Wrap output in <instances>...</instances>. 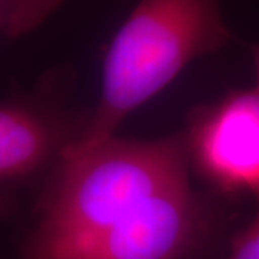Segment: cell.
I'll use <instances>...</instances> for the list:
<instances>
[{
    "label": "cell",
    "mask_w": 259,
    "mask_h": 259,
    "mask_svg": "<svg viewBox=\"0 0 259 259\" xmlns=\"http://www.w3.org/2000/svg\"><path fill=\"white\" fill-rule=\"evenodd\" d=\"M228 200L193 185L182 131L66 153L39 194L20 259H216Z\"/></svg>",
    "instance_id": "6da1fadb"
},
{
    "label": "cell",
    "mask_w": 259,
    "mask_h": 259,
    "mask_svg": "<svg viewBox=\"0 0 259 259\" xmlns=\"http://www.w3.org/2000/svg\"><path fill=\"white\" fill-rule=\"evenodd\" d=\"M231 40L221 0H139L105 52L100 100L69 151L114 137L131 112L163 91L187 65Z\"/></svg>",
    "instance_id": "7a4b0ae2"
},
{
    "label": "cell",
    "mask_w": 259,
    "mask_h": 259,
    "mask_svg": "<svg viewBox=\"0 0 259 259\" xmlns=\"http://www.w3.org/2000/svg\"><path fill=\"white\" fill-rule=\"evenodd\" d=\"M88 120L66 105L56 81L0 102V216L18 209L33 187L42 192Z\"/></svg>",
    "instance_id": "3957f363"
},
{
    "label": "cell",
    "mask_w": 259,
    "mask_h": 259,
    "mask_svg": "<svg viewBox=\"0 0 259 259\" xmlns=\"http://www.w3.org/2000/svg\"><path fill=\"white\" fill-rule=\"evenodd\" d=\"M193 177L223 200L255 199L259 206V90L229 91L199 105L182 131Z\"/></svg>",
    "instance_id": "277c9868"
},
{
    "label": "cell",
    "mask_w": 259,
    "mask_h": 259,
    "mask_svg": "<svg viewBox=\"0 0 259 259\" xmlns=\"http://www.w3.org/2000/svg\"><path fill=\"white\" fill-rule=\"evenodd\" d=\"M62 3L64 0H0V33L8 37L28 35Z\"/></svg>",
    "instance_id": "5b68a950"
},
{
    "label": "cell",
    "mask_w": 259,
    "mask_h": 259,
    "mask_svg": "<svg viewBox=\"0 0 259 259\" xmlns=\"http://www.w3.org/2000/svg\"><path fill=\"white\" fill-rule=\"evenodd\" d=\"M216 259H259V206L249 222L232 231Z\"/></svg>",
    "instance_id": "8992f818"
},
{
    "label": "cell",
    "mask_w": 259,
    "mask_h": 259,
    "mask_svg": "<svg viewBox=\"0 0 259 259\" xmlns=\"http://www.w3.org/2000/svg\"><path fill=\"white\" fill-rule=\"evenodd\" d=\"M252 64H253V69H255V76H256V88L259 90V45H253L252 49Z\"/></svg>",
    "instance_id": "52a82bcc"
}]
</instances>
